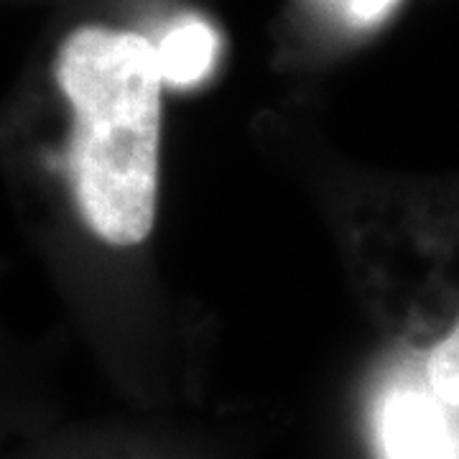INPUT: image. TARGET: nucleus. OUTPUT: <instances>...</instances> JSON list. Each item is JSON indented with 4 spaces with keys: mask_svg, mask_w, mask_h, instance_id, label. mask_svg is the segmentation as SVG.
I'll return each mask as SVG.
<instances>
[{
    "mask_svg": "<svg viewBox=\"0 0 459 459\" xmlns=\"http://www.w3.org/2000/svg\"><path fill=\"white\" fill-rule=\"evenodd\" d=\"M72 108L69 186L100 240L143 243L156 222L161 146V69L141 33L80 26L54 62Z\"/></svg>",
    "mask_w": 459,
    "mask_h": 459,
    "instance_id": "1",
    "label": "nucleus"
},
{
    "mask_svg": "<svg viewBox=\"0 0 459 459\" xmlns=\"http://www.w3.org/2000/svg\"><path fill=\"white\" fill-rule=\"evenodd\" d=\"M434 391L398 388L377 413L385 459H459V442Z\"/></svg>",
    "mask_w": 459,
    "mask_h": 459,
    "instance_id": "2",
    "label": "nucleus"
},
{
    "mask_svg": "<svg viewBox=\"0 0 459 459\" xmlns=\"http://www.w3.org/2000/svg\"><path fill=\"white\" fill-rule=\"evenodd\" d=\"M217 33L210 23L199 18H184L174 29H169L156 47V59L164 82L174 87H189L199 82L214 62Z\"/></svg>",
    "mask_w": 459,
    "mask_h": 459,
    "instance_id": "3",
    "label": "nucleus"
},
{
    "mask_svg": "<svg viewBox=\"0 0 459 459\" xmlns=\"http://www.w3.org/2000/svg\"><path fill=\"white\" fill-rule=\"evenodd\" d=\"M427 376L429 388L444 406L459 409V322L457 327L431 350Z\"/></svg>",
    "mask_w": 459,
    "mask_h": 459,
    "instance_id": "4",
    "label": "nucleus"
},
{
    "mask_svg": "<svg viewBox=\"0 0 459 459\" xmlns=\"http://www.w3.org/2000/svg\"><path fill=\"white\" fill-rule=\"evenodd\" d=\"M352 26H373L394 8L398 0H334Z\"/></svg>",
    "mask_w": 459,
    "mask_h": 459,
    "instance_id": "5",
    "label": "nucleus"
}]
</instances>
